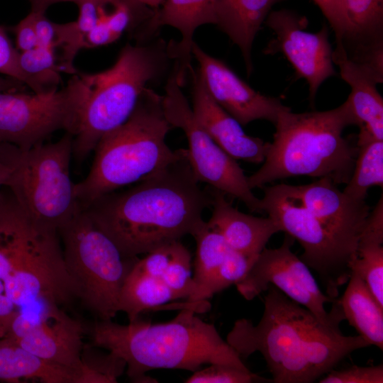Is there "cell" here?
Instances as JSON below:
<instances>
[{
	"mask_svg": "<svg viewBox=\"0 0 383 383\" xmlns=\"http://www.w3.org/2000/svg\"><path fill=\"white\" fill-rule=\"evenodd\" d=\"M81 359L84 383H116L126 367L122 358L108 350L101 352L91 344L83 345Z\"/></svg>",
	"mask_w": 383,
	"mask_h": 383,
	"instance_id": "cell-32",
	"label": "cell"
},
{
	"mask_svg": "<svg viewBox=\"0 0 383 383\" xmlns=\"http://www.w3.org/2000/svg\"><path fill=\"white\" fill-rule=\"evenodd\" d=\"M348 28L342 45L346 57L383 75V0H344Z\"/></svg>",
	"mask_w": 383,
	"mask_h": 383,
	"instance_id": "cell-20",
	"label": "cell"
},
{
	"mask_svg": "<svg viewBox=\"0 0 383 383\" xmlns=\"http://www.w3.org/2000/svg\"><path fill=\"white\" fill-rule=\"evenodd\" d=\"M192 305L172 321L152 324L135 319L128 325L96 320L85 326L91 345L110 351L126 364L133 382H157L145 373L155 369L195 372L204 365L223 364L249 370L213 324L195 315Z\"/></svg>",
	"mask_w": 383,
	"mask_h": 383,
	"instance_id": "cell-3",
	"label": "cell"
},
{
	"mask_svg": "<svg viewBox=\"0 0 383 383\" xmlns=\"http://www.w3.org/2000/svg\"><path fill=\"white\" fill-rule=\"evenodd\" d=\"M172 244L148 252L142 259H136L132 268L140 273L161 279L171 260Z\"/></svg>",
	"mask_w": 383,
	"mask_h": 383,
	"instance_id": "cell-38",
	"label": "cell"
},
{
	"mask_svg": "<svg viewBox=\"0 0 383 383\" xmlns=\"http://www.w3.org/2000/svg\"><path fill=\"white\" fill-rule=\"evenodd\" d=\"M294 243V239L285 233L279 248H265L245 276L235 284L238 292L250 301L273 285L323 323L339 326L344 316L337 299L322 292L310 268L292 251Z\"/></svg>",
	"mask_w": 383,
	"mask_h": 383,
	"instance_id": "cell-13",
	"label": "cell"
},
{
	"mask_svg": "<svg viewBox=\"0 0 383 383\" xmlns=\"http://www.w3.org/2000/svg\"><path fill=\"white\" fill-rule=\"evenodd\" d=\"M14 31L16 49L19 52L28 51L38 46V38L30 12L16 26Z\"/></svg>",
	"mask_w": 383,
	"mask_h": 383,
	"instance_id": "cell-40",
	"label": "cell"
},
{
	"mask_svg": "<svg viewBox=\"0 0 383 383\" xmlns=\"http://www.w3.org/2000/svg\"><path fill=\"white\" fill-rule=\"evenodd\" d=\"M77 299L58 232L44 229L25 213L13 194H0V338L14 318L44 299L59 305Z\"/></svg>",
	"mask_w": 383,
	"mask_h": 383,
	"instance_id": "cell-4",
	"label": "cell"
},
{
	"mask_svg": "<svg viewBox=\"0 0 383 383\" xmlns=\"http://www.w3.org/2000/svg\"><path fill=\"white\" fill-rule=\"evenodd\" d=\"M137 1L140 2V4L153 10H156L159 9L165 1V0H137Z\"/></svg>",
	"mask_w": 383,
	"mask_h": 383,
	"instance_id": "cell-45",
	"label": "cell"
},
{
	"mask_svg": "<svg viewBox=\"0 0 383 383\" xmlns=\"http://www.w3.org/2000/svg\"><path fill=\"white\" fill-rule=\"evenodd\" d=\"M266 291L257 324L237 320L226 342L241 358L259 352L272 382H313L353 351L370 345L360 335L346 336L339 326L323 323L274 286Z\"/></svg>",
	"mask_w": 383,
	"mask_h": 383,
	"instance_id": "cell-2",
	"label": "cell"
},
{
	"mask_svg": "<svg viewBox=\"0 0 383 383\" xmlns=\"http://www.w3.org/2000/svg\"><path fill=\"white\" fill-rule=\"evenodd\" d=\"M333 61L351 89L348 99L360 124L356 144L383 140V99L377 88L380 82L365 68L350 60L341 45L333 50Z\"/></svg>",
	"mask_w": 383,
	"mask_h": 383,
	"instance_id": "cell-22",
	"label": "cell"
},
{
	"mask_svg": "<svg viewBox=\"0 0 383 383\" xmlns=\"http://www.w3.org/2000/svg\"><path fill=\"white\" fill-rule=\"evenodd\" d=\"M357 146L353 173L343 192L355 201H365L370 187L383 186V140H371Z\"/></svg>",
	"mask_w": 383,
	"mask_h": 383,
	"instance_id": "cell-28",
	"label": "cell"
},
{
	"mask_svg": "<svg viewBox=\"0 0 383 383\" xmlns=\"http://www.w3.org/2000/svg\"><path fill=\"white\" fill-rule=\"evenodd\" d=\"M320 383H382L383 366L354 365L340 370L334 369L319 380Z\"/></svg>",
	"mask_w": 383,
	"mask_h": 383,
	"instance_id": "cell-36",
	"label": "cell"
},
{
	"mask_svg": "<svg viewBox=\"0 0 383 383\" xmlns=\"http://www.w3.org/2000/svg\"><path fill=\"white\" fill-rule=\"evenodd\" d=\"M187 150L128 189L108 193L83 210L126 258L194 235L206 223L211 196L199 186Z\"/></svg>",
	"mask_w": 383,
	"mask_h": 383,
	"instance_id": "cell-1",
	"label": "cell"
},
{
	"mask_svg": "<svg viewBox=\"0 0 383 383\" xmlns=\"http://www.w3.org/2000/svg\"><path fill=\"white\" fill-rule=\"evenodd\" d=\"M177 299V295L161 279L140 273L131 267L121 288L119 311L125 312L131 322L143 311Z\"/></svg>",
	"mask_w": 383,
	"mask_h": 383,
	"instance_id": "cell-27",
	"label": "cell"
},
{
	"mask_svg": "<svg viewBox=\"0 0 383 383\" xmlns=\"http://www.w3.org/2000/svg\"><path fill=\"white\" fill-rule=\"evenodd\" d=\"M191 262V253L181 241L173 243L171 260L161 279L178 299H189L194 293Z\"/></svg>",
	"mask_w": 383,
	"mask_h": 383,
	"instance_id": "cell-33",
	"label": "cell"
},
{
	"mask_svg": "<svg viewBox=\"0 0 383 383\" xmlns=\"http://www.w3.org/2000/svg\"><path fill=\"white\" fill-rule=\"evenodd\" d=\"M33 15V25L38 38V45L55 48L56 40V23H52L45 16V13L30 11Z\"/></svg>",
	"mask_w": 383,
	"mask_h": 383,
	"instance_id": "cell-41",
	"label": "cell"
},
{
	"mask_svg": "<svg viewBox=\"0 0 383 383\" xmlns=\"http://www.w3.org/2000/svg\"><path fill=\"white\" fill-rule=\"evenodd\" d=\"M359 122L348 99L327 111L281 112L262 165L247 177L252 190L275 180L296 176L328 178L346 184L353 173L357 146L343 137Z\"/></svg>",
	"mask_w": 383,
	"mask_h": 383,
	"instance_id": "cell-5",
	"label": "cell"
},
{
	"mask_svg": "<svg viewBox=\"0 0 383 383\" xmlns=\"http://www.w3.org/2000/svg\"><path fill=\"white\" fill-rule=\"evenodd\" d=\"M73 135L22 151L8 188L28 218L58 232L82 208L70 176Z\"/></svg>",
	"mask_w": 383,
	"mask_h": 383,
	"instance_id": "cell-9",
	"label": "cell"
},
{
	"mask_svg": "<svg viewBox=\"0 0 383 383\" xmlns=\"http://www.w3.org/2000/svg\"><path fill=\"white\" fill-rule=\"evenodd\" d=\"M172 128L162 96L145 88L128 120L96 145L89 172L74 185L80 207L141 181L181 157L185 149L172 150L166 143Z\"/></svg>",
	"mask_w": 383,
	"mask_h": 383,
	"instance_id": "cell-6",
	"label": "cell"
},
{
	"mask_svg": "<svg viewBox=\"0 0 383 383\" xmlns=\"http://www.w3.org/2000/svg\"><path fill=\"white\" fill-rule=\"evenodd\" d=\"M24 84L12 78L0 77V91H21Z\"/></svg>",
	"mask_w": 383,
	"mask_h": 383,
	"instance_id": "cell-44",
	"label": "cell"
},
{
	"mask_svg": "<svg viewBox=\"0 0 383 383\" xmlns=\"http://www.w3.org/2000/svg\"><path fill=\"white\" fill-rule=\"evenodd\" d=\"M350 270L365 282L383 307V198L382 195L366 218L359 235L356 256Z\"/></svg>",
	"mask_w": 383,
	"mask_h": 383,
	"instance_id": "cell-25",
	"label": "cell"
},
{
	"mask_svg": "<svg viewBox=\"0 0 383 383\" xmlns=\"http://www.w3.org/2000/svg\"><path fill=\"white\" fill-rule=\"evenodd\" d=\"M193 237L196 250L193 276L194 291L192 295L212 277L231 250L223 237L210 227L207 221Z\"/></svg>",
	"mask_w": 383,
	"mask_h": 383,
	"instance_id": "cell-29",
	"label": "cell"
},
{
	"mask_svg": "<svg viewBox=\"0 0 383 383\" xmlns=\"http://www.w3.org/2000/svg\"><path fill=\"white\" fill-rule=\"evenodd\" d=\"M206 24H215L214 0H165L133 36L137 43H146L161 27L176 28L181 34V40L167 43V51L170 59L175 62L177 81L183 87L192 68L194 33Z\"/></svg>",
	"mask_w": 383,
	"mask_h": 383,
	"instance_id": "cell-17",
	"label": "cell"
},
{
	"mask_svg": "<svg viewBox=\"0 0 383 383\" xmlns=\"http://www.w3.org/2000/svg\"><path fill=\"white\" fill-rule=\"evenodd\" d=\"M162 102L170 124L182 129L187 138L189 161L197 180L238 199L252 212H262L261 199L252 193L236 160L220 148L197 122L177 81L175 70L167 82Z\"/></svg>",
	"mask_w": 383,
	"mask_h": 383,
	"instance_id": "cell-12",
	"label": "cell"
},
{
	"mask_svg": "<svg viewBox=\"0 0 383 383\" xmlns=\"http://www.w3.org/2000/svg\"><path fill=\"white\" fill-rule=\"evenodd\" d=\"M31 11L35 13H45L46 10L52 4L58 2L79 3L81 0H28Z\"/></svg>",
	"mask_w": 383,
	"mask_h": 383,
	"instance_id": "cell-43",
	"label": "cell"
},
{
	"mask_svg": "<svg viewBox=\"0 0 383 383\" xmlns=\"http://www.w3.org/2000/svg\"><path fill=\"white\" fill-rule=\"evenodd\" d=\"M264 23L274 35L265 53L280 52L285 56L296 75L308 83L313 104L321 85L336 75L328 27L324 24L318 32H309L307 18L286 9L270 11Z\"/></svg>",
	"mask_w": 383,
	"mask_h": 383,
	"instance_id": "cell-15",
	"label": "cell"
},
{
	"mask_svg": "<svg viewBox=\"0 0 383 383\" xmlns=\"http://www.w3.org/2000/svg\"><path fill=\"white\" fill-rule=\"evenodd\" d=\"M347 287L337 301L347 320L370 345L383 349V307L376 301L364 280L351 271Z\"/></svg>",
	"mask_w": 383,
	"mask_h": 383,
	"instance_id": "cell-26",
	"label": "cell"
},
{
	"mask_svg": "<svg viewBox=\"0 0 383 383\" xmlns=\"http://www.w3.org/2000/svg\"><path fill=\"white\" fill-rule=\"evenodd\" d=\"M87 92L84 79L77 73L59 91H0V142L26 151L60 130L74 136Z\"/></svg>",
	"mask_w": 383,
	"mask_h": 383,
	"instance_id": "cell-11",
	"label": "cell"
},
{
	"mask_svg": "<svg viewBox=\"0 0 383 383\" xmlns=\"http://www.w3.org/2000/svg\"><path fill=\"white\" fill-rule=\"evenodd\" d=\"M313 1L319 7L333 30L335 45H342L348 23L344 0Z\"/></svg>",
	"mask_w": 383,
	"mask_h": 383,
	"instance_id": "cell-37",
	"label": "cell"
},
{
	"mask_svg": "<svg viewBox=\"0 0 383 383\" xmlns=\"http://www.w3.org/2000/svg\"><path fill=\"white\" fill-rule=\"evenodd\" d=\"M209 192L212 211L207 223L223 237L231 250L248 255H258L270 238L282 232L272 218L243 213L227 201L223 192L213 188Z\"/></svg>",
	"mask_w": 383,
	"mask_h": 383,
	"instance_id": "cell-21",
	"label": "cell"
},
{
	"mask_svg": "<svg viewBox=\"0 0 383 383\" xmlns=\"http://www.w3.org/2000/svg\"><path fill=\"white\" fill-rule=\"evenodd\" d=\"M18 62L21 70L45 92L57 89L62 70L57 62L55 48L38 45L32 50L19 52Z\"/></svg>",
	"mask_w": 383,
	"mask_h": 383,
	"instance_id": "cell-31",
	"label": "cell"
},
{
	"mask_svg": "<svg viewBox=\"0 0 383 383\" xmlns=\"http://www.w3.org/2000/svg\"><path fill=\"white\" fill-rule=\"evenodd\" d=\"M58 234L77 299L98 319L111 320L119 311L121 288L137 257H124L82 209Z\"/></svg>",
	"mask_w": 383,
	"mask_h": 383,
	"instance_id": "cell-8",
	"label": "cell"
},
{
	"mask_svg": "<svg viewBox=\"0 0 383 383\" xmlns=\"http://www.w3.org/2000/svg\"><path fill=\"white\" fill-rule=\"evenodd\" d=\"M36 379L43 383H80L72 370L42 358L22 348L13 339L0 338V380L20 382Z\"/></svg>",
	"mask_w": 383,
	"mask_h": 383,
	"instance_id": "cell-24",
	"label": "cell"
},
{
	"mask_svg": "<svg viewBox=\"0 0 383 383\" xmlns=\"http://www.w3.org/2000/svg\"><path fill=\"white\" fill-rule=\"evenodd\" d=\"M85 326L52 301H39L23 309L5 337L26 350L76 372L84 383L81 355Z\"/></svg>",
	"mask_w": 383,
	"mask_h": 383,
	"instance_id": "cell-14",
	"label": "cell"
},
{
	"mask_svg": "<svg viewBox=\"0 0 383 383\" xmlns=\"http://www.w3.org/2000/svg\"><path fill=\"white\" fill-rule=\"evenodd\" d=\"M192 109L202 128L235 160L260 164L265 160L270 142L248 135L242 126L212 99L199 70L189 72Z\"/></svg>",
	"mask_w": 383,
	"mask_h": 383,
	"instance_id": "cell-18",
	"label": "cell"
},
{
	"mask_svg": "<svg viewBox=\"0 0 383 383\" xmlns=\"http://www.w3.org/2000/svg\"><path fill=\"white\" fill-rule=\"evenodd\" d=\"M257 257L231 250L212 277L188 300L194 304L204 302L215 293L235 284L245 276Z\"/></svg>",
	"mask_w": 383,
	"mask_h": 383,
	"instance_id": "cell-30",
	"label": "cell"
},
{
	"mask_svg": "<svg viewBox=\"0 0 383 383\" xmlns=\"http://www.w3.org/2000/svg\"><path fill=\"white\" fill-rule=\"evenodd\" d=\"M116 40L106 22L100 20L84 36V48H93L108 45Z\"/></svg>",
	"mask_w": 383,
	"mask_h": 383,
	"instance_id": "cell-42",
	"label": "cell"
},
{
	"mask_svg": "<svg viewBox=\"0 0 383 383\" xmlns=\"http://www.w3.org/2000/svg\"><path fill=\"white\" fill-rule=\"evenodd\" d=\"M186 383H252L272 382L250 372L223 364H211L193 372Z\"/></svg>",
	"mask_w": 383,
	"mask_h": 383,
	"instance_id": "cell-34",
	"label": "cell"
},
{
	"mask_svg": "<svg viewBox=\"0 0 383 383\" xmlns=\"http://www.w3.org/2000/svg\"><path fill=\"white\" fill-rule=\"evenodd\" d=\"M296 187L304 204L313 215L337 235L357 246L370 211L365 201L350 199L328 178H318Z\"/></svg>",
	"mask_w": 383,
	"mask_h": 383,
	"instance_id": "cell-19",
	"label": "cell"
},
{
	"mask_svg": "<svg viewBox=\"0 0 383 383\" xmlns=\"http://www.w3.org/2000/svg\"><path fill=\"white\" fill-rule=\"evenodd\" d=\"M262 212L274 219L282 232L304 249L300 259L318 274L326 294L333 299L351 274L357 246L345 240L313 215L304 204L296 185L263 187Z\"/></svg>",
	"mask_w": 383,
	"mask_h": 383,
	"instance_id": "cell-10",
	"label": "cell"
},
{
	"mask_svg": "<svg viewBox=\"0 0 383 383\" xmlns=\"http://www.w3.org/2000/svg\"><path fill=\"white\" fill-rule=\"evenodd\" d=\"M21 152L13 145L0 142V194L3 187H8Z\"/></svg>",
	"mask_w": 383,
	"mask_h": 383,
	"instance_id": "cell-39",
	"label": "cell"
},
{
	"mask_svg": "<svg viewBox=\"0 0 383 383\" xmlns=\"http://www.w3.org/2000/svg\"><path fill=\"white\" fill-rule=\"evenodd\" d=\"M18 56L19 51L13 46L6 30L0 26V74L23 83L35 93L45 92L37 82L21 70Z\"/></svg>",
	"mask_w": 383,
	"mask_h": 383,
	"instance_id": "cell-35",
	"label": "cell"
},
{
	"mask_svg": "<svg viewBox=\"0 0 383 383\" xmlns=\"http://www.w3.org/2000/svg\"><path fill=\"white\" fill-rule=\"evenodd\" d=\"M192 53L210 96L241 126L257 120L274 125L279 113L289 109L279 98L255 90L226 64L206 52L195 42Z\"/></svg>",
	"mask_w": 383,
	"mask_h": 383,
	"instance_id": "cell-16",
	"label": "cell"
},
{
	"mask_svg": "<svg viewBox=\"0 0 383 383\" xmlns=\"http://www.w3.org/2000/svg\"><path fill=\"white\" fill-rule=\"evenodd\" d=\"M167 43L127 44L116 62L94 74H82L87 87L77 131L72 157L82 162L108 133L125 123L134 111L147 85L167 70Z\"/></svg>",
	"mask_w": 383,
	"mask_h": 383,
	"instance_id": "cell-7",
	"label": "cell"
},
{
	"mask_svg": "<svg viewBox=\"0 0 383 383\" xmlns=\"http://www.w3.org/2000/svg\"><path fill=\"white\" fill-rule=\"evenodd\" d=\"M284 0H214L215 25L240 49L248 74L252 72L254 40L272 7Z\"/></svg>",
	"mask_w": 383,
	"mask_h": 383,
	"instance_id": "cell-23",
	"label": "cell"
}]
</instances>
